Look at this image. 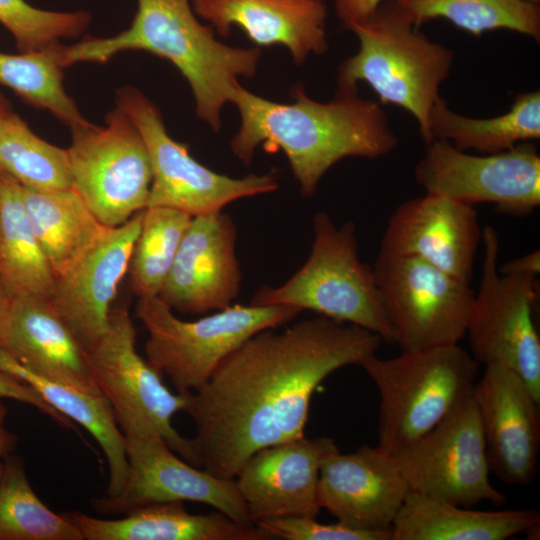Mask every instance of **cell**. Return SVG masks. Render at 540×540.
Instances as JSON below:
<instances>
[{"instance_id":"cell-4","label":"cell","mask_w":540,"mask_h":540,"mask_svg":"<svg viewBox=\"0 0 540 540\" xmlns=\"http://www.w3.org/2000/svg\"><path fill=\"white\" fill-rule=\"evenodd\" d=\"M348 30L357 36L359 48L338 69V91H355L358 82H366L381 104L409 112L425 141L429 112L450 73L454 52L431 41L394 0L383 1Z\"/></svg>"},{"instance_id":"cell-9","label":"cell","mask_w":540,"mask_h":540,"mask_svg":"<svg viewBox=\"0 0 540 540\" xmlns=\"http://www.w3.org/2000/svg\"><path fill=\"white\" fill-rule=\"evenodd\" d=\"M481 278L467 326L470 354L483 365L499 364L516 373L540 403V339L532 309L537 276L498 271L499 236L483 227Z\"/></svg>"},{"instance_id":"cell-39","label":"cell","mask_w":540,"mask_h":540,"mask_svg":"<svg viewBox=\"0 0 540 540\" xmlns=\"http://www.w3.org/2000/svg\"><path fill=\"white\" fill-rule=\"evenodd\" d=\"M498 271L501 274H530L538 276L540 272V252L532 251L521 257L509 260L504 264L498 265Z\"/></svg>"},{"instance_id":"cell-22","label":"cell","mask_w":540,"mask_h":540,"mask_svg":"<svg viewBox=\"0 0 540 540\" xmlns=\"http://www.w3.org/2000/svg\"><path fill=\"white\" fill-rule=\"evenodd\" d=\"M0 348L37 374L84 391L102 393L86 350L47 298L13 296L0 321Z\"/></svg>"},{"instance_id":"cell-16","label":"cell","mask_w":540,"mask_h":540,"mask_svg":"<svg viewBox=\"0 0 540 540\" xmlns=\"http://www.w3.org/2000/svg\"><path fill=\"white\" fill-rule=\"evenodd\" d=\"M236 241V225L222 210L193 216L158 297L185 314L232 305L242 279Z\"/></svg>"},{"instance_id":"cell-12","label":"cell","mask_w":540,"mask_h":540,"mask_svg":"<svg viewBox=\"0 0 540 540\" xmlns=\"http://www.w3.org/2000/svg\"><path fill=\"white\" fill-rule=\"evenodd\" d=\"M116 103L137 127L149 154L152 183L147 207H167L193 217L278 189L272 174L232 178L199 163L187 146L170 137L158 108L137 89L119 90Z\"/></svg>"},{"instance_id":"cell-17","label":"cell","mask_w":540,"mask_h":540,"mask_svg":"<svg viewBox=\"0 0 540 540\" xmlns=\"http://www.w3.org/2000/svg\"><path fill=\"white\" fill-rule=\"evenodd\" d=\"M472 395L490 473L505 484L528 486L537 474L539 402L516 373L499 364L485 365Z\"/></svg>"},{"instance_id":"cell-38","label":"cell","mask_w":540,"mask_h":540,"mask_svg":"<svg viewBox=\"0 0 540 540\" xmlns=\"http://www.w3.org/2000/svg\"><path fill=\"white\" fill-rule=\"evenodd\" d=\"M385 0H334L336 15L343 28L366 20Z\"/></svg>"},{"instance_id":"cell-18","label":"cell","mask_w":540,"mask_h":540,"mask_svg":"<svg viewBox=\"0 0 540 540\" xmlns=\"http://www.w3.org/2000/svg\"><path fill=\"white\" fill-rule=\"evenodd\" d=\"M482 233L474 206L425 193L395 209L379 252L417 257L470 284Z\"/></svg>"},{"instance_id":"cell-13","label":"cell","mask_w":540,"mask_h":540,"mask_svg":"<svg viewBox=\"0 0 540 540\" xmlns=\"http://www.w3.org/2000/svg\"><path fill=\"white\" fill-rule=\"evenodd\" d=\"M414 170L425 193L474 206L491 203L503 215L524 217L540 205V156L533 142L472 155L450 142L427 143Z\"/></svg>"},{"instance_id":"cell-27","label":"cell","mask_w":540,"mask_h":540,"mask_svg":"<svg viewBox=\"0 0 540 540\" xmlns=\"http://www.w3.org/2000/svg\"><path fill=\"white\" fill-rule=\"evenodd\" d=\"M25 209L55 275L69 270L109 229L73 189L37 191L22 187Z\"/></svg>"},{"instance_id":"cell-7","label":"cell","mask_w":540,"mask_h":540,"mask_svg":"<svg viewBox=\"0 0 540 540\" xmlns=\"http://www.w3.org/2000/svg\"><path fill=\"white\" fill-rule=\"evenodd\" d=\"M135 312L148 333V362L177 393L190 394L203 387L218 365L248 338L288 323L302 311L286 305L235 304L184 321L155 296L138 298Z\"/></svg>"},{"instance_id":"cell-23","label":"cell","mask_w":540,"mask_h":540,"mask_svg":"<svg viewBox=\"0 0 540 540\" xmlns=\"http://www.w3.org/2000/svg\"><path fill=\"white\" fill-rule=\"evenodd\" d=\"M195 14L223 37L237 26L258 46L282 45L300 65L328 47L323 0H191Z\"/></svg>"},{"instance_id":"cell-31","label":"cell","mask_w":540,"mask_h":540,"mask_svg":"<svg viewBox=\"0 0 540 540\" xmlns=\"http://www.w3.org/2000/svg\"><path fill=\"white\" fill-rule=\"evenodd\" d=\"M0 173L32 190L72 188L67 149L38 137L11 111L0 117Z\"/></svg>"},{"instance_id":"cell-11","label":"cell","mask_w":540,"mask_h":540,"mask_svg":"<svg viewBox=\"0 0 540 540\" xmlns=\"http://www.w3.org/2000/svg\"><path fill=\"white\" fill-rule=\"evenodd\" d=\"M71 128L67 148L72 188L107 228L147 207L152 183L149 154L135 124L119 107L105 118Z\"/></svg>"},{"instance_id":"cell-5","label":"cell","mask_w":540,"mask_h":540,"mask_svg":"<svg viewBox=\"0 0 540 540\" xmlns=\"http://www.w3.org/2000/svg\"><path fill=\"white\" fill-rule=\"evenodd\" d=\"M479 365L459 344L364 360L380 395L378 446L394 454L434 428L472 393Z\"/></svg>"},{"instance_id":"cell-42","label":"cell","mask_w":540,"mask_h":540,"mask_svg":"<svg viewBox=\"0 0 540 540\" xmlns=\"http://www.w3.org/2000/svg\"><path fill=\"white\" fill-rule=\"evenodd\" d=\"M10 111L11 110H10L7 102L5 101L3 96L0 94V117H2L3 115L9 113Z\"/></svg>"},{"instance_id":"cell-14","label":"cell","mask_w":540,"mask_h":540,"mask_svg":"<svg viewBox=\"0 0 540 540\" xmlns=\"http://www.w3.org/2000/svg\"><path fill=\"white\" fill-rule=\"evenodd\" d=\"M410 490L455 505L506 497L490 482V469L472 393L415 442L393 454Z\"/></svg>"},{"instance_id":"cell-32","label":"cell","mask_w":540,"mask_h":540,"mask_svg":"<svg viewBox=\"0 0 540 540\" xmlns=\"http://www.w3.org/2000/svg\"><path fill=\"white\" fill-rule=\"evenodd\" d=\"M0 540H83L62 513L52 511L34 492L24 460L11 454L0 478Z\"/></svg>"},{"instance_id":"cell-6","label":"cell","mask_w":540,"mask_h":540,"mask_svg":"<svg viewBox=\"0 0 540 540\" xmlns=\"http://www.w3.org/2000/svg\"><path fill=\"white\" fill-rule=\"evenodd\" d=\"M308 259L285 283L263 286L250 304L286 305L367 329L392 343L373 267L358 254L352 221L336 226L327 212L313 217Z\"/></svg>"},{"instance_id":"cell-1","label":"cell","mask_w":540,"mask_h":540,"mask_svg":"<svg viewBox=\"0 0 540 540\" xmlns=\"http://www.w3.org/2000/svg\"><path fill=\"white\" fill-rule=\"evenodd\" d=\"M260 331L233 350L185 411L200 467L235 479L258 450L304 437L316 388L334 371L361 365L382 338L322 315Z\"/></svg>"},{"instance_id":"cell-15","label":"cell","mask_w":540,"mask_h":540,"mask_svg":"<svg viewBox=\"0 0 540 540\" xmlns=\"http://www.w3.org/2000/svg\"><path fill=\"white\" fill-rule=\"evenodd\" d=\"M128 460L119 494L91 499L104 515H125L144 506L192 501L209 505L238 525L252 528L235 479L220 478L182 459L159 436L124 435Z\"/></svg>"},{"instance_id":"cell-20","label":"cell","mask_w":540,"mask_h":540,"mask_svg":"<svg viewBox=\"0 0 540 540\" xmlns=\"http://www.w3.org/2000/svg\"><path fill=\"white\" fill-rule=\"evenodd\" d=\"M143 210L122 225L109 228L82 258L56 277L49 302L86 352L108 329L113 301L128 273Z\"/></svg>"},{"instance_id":"cell-37","label":"cell","mask_w":540,"mask_h":540,"mask_svg":"<svg viewBox=\"0 0 540 540\" xmlns=\"http://www.w3.org/2000/svg\"><path fill=\"white\" fill-rule=\"evenodd\" d=\"M11 399L34 407L57 424L77 431L74 423L52 408L32 387L0 370V400Z\"/></svg>"},{"instance_id":"cell-33","label":"cell","mask_w":540,"mask_h":540,"mask_svg":"<svg viewBox=\"0 0 540 540\" xmlns=\"http://www.w3.org/2000/svg\"><path fill=\"white\" fill-rule=\"evenodd\" d=\"M60 45L17 55L0 53V85L29 104L50 111L70 128L88 121L63 87Z\"/></svg>"},{"instance_id":"cell-40","label":"cell","mask_w":540,"mask_h":540,"mask_svg":"<svg viewBox=\"0 0 540 540\" xmlns=\"http://www.w3.org/2000/svg\"><path fill=\"white\" fill-rule=\"evenodd\" d=\"M8 411L0 400V478L3 474L5 460L14 452L17 443V435L7 427Z\"/></svg>"},{"instance_id":"cell-3","label":"cell","mask_w":540,"mask_h":540,"mask_svg":"<svg viewBox=\"0 0 540 540\" xmlns=\"http://www.w3.org/2000/svg\"><path fill=\"white\" fill-rule=\"evenodd\" d=\"M214 31L198 20L191 0H137V11L127 29L61 46L60 62L64 68L79 62L104 63L128 50L166 59L190 85L198 117L217 132L222 108L230 102L238 77L255 75L261 51L225 45Z\"/></svg>"},{"instance_id":"cell-29","label":"cell","mask_w":540,"mask_h":540,"mask_svg":"<svg viewBox=\"0 0 540 540\" xmlns=\"http://www.w3.org/2000/svg\"><path fill=\"white\" fill-rule=\"evenodd\" d=\"M0 276L12 296L53 294L55 275L29 221L22 186L0 173Z\"/></svg>"},{"instance_id":"cell-43","label":"cell","mask_w":540,"mask_h":540,"mask_svg":"<svg viewBox=\"0 0 540 540\" xmlns=\"http://www.w3.org/2000/svg\"><path fill=\"white\" fill-rule=\"evenodd\" d=\"M526 1H529V2H532V3H536V4H539V3H540V0H526Z\"/></svg>"},{"instance_id":"cell-19","label":"cell","mask_w":540,"mask_h":540,"mask_svg":"<svg viewBox=\"0 0 540 540\" xmlns=\"http://www.w3.org/2000/svg\"><path fill=\"white\" fill-rule=\"evenodd\" d=\"M409 492L395 456L378 445H364L348 454L338 449L320 467L321 509L354 529L391 530Z\"/></svg>"},{"instance_id":"cell-28","label":"cell","mask_w":540,"mask_h":540,"mask_svg":"<svg viewBox=\"0 0 540 540\" xmlns=\"http://www.w3.org/2000/svg\"><path fill=\"white\" fill-rule=\"evenodd\" d=\"M539 138L540 91L533 90L517 94L506 113L485 119L455 113L439 96L429 112L425 142L443 140L462 151L493 154Z\"/></svg>"},{"instance_id":"cell-41","label":"cell","mask_w":540,"mask_h":540,"mask_svg":"<svg viewBox=\"0 0 540 540\" xmlns=\"http://www.w3.org/2000/svg\"><path fill=\"white\" fill-rule=\"evenodd\" d=\"M13 296L0 276V321L3 319Z\"/></svg>"},{"instance_id":"cell-26","label":"cell","mask_w":540,"mask_h":540,"mask_svg":"<svg viewBox=\"0 0 540 540\" xmlns=\"http://www.w3.org/2000/svg\"><path fill=\"white\" fill-rule=\"evenodd\" d=\"M0 370L32 387L52 408L93 436L108 466V484L104 495L113 497L119 494L128 474L126 442L106 397L102 393L84 391L37 374L1 348Z\"/></svg>"},{"instance_id":"cell-24","label":"cell","mask_w":540,"mask_h":540,"mask_svg":"<svg viewBox=\"0 0 540 540\" xmlns=\"http://www.w3.org/2000/svg\"><path fill=\"white\" fill-rule=\"evenodd\" d=\"M83 540H267L258 527L245 528L223 513L191 514L183 502L152 504L118 519H101L80 511L63 513Z\"/></svg>"},{"instance_id":"cell-35","label":"cell","mask_w":540,"mask_h":540,"mask_svg":"<svg viewBox=\"0 0 540 540\" xmlns=\"http://www.w3.org/2000/svg\"><path fill=\"white\" fill-rule=\"evenodd\" d=\"M92 20L86 11L43 10L25 0H0V23L12 34L20 53L58 44L82 34Z\"/></svg>"},{"instance_id":"cell-2","label":"cell","mask_w":540,"mask_h":540,"mask_svg":"<svg viewBox=\"0 0 540 540\" xmlns=\"http://www.w3.org/2000/svg\"><path fill=\"white\" fill-rule=\"evenodd\" d=\"M357 91H337L334 99L323 103L296 85L293 101L279 103L238 83L230 102L240 113L241 125L230 142L231 151L245 166L259 145L267 152L282 151L301 194L311 198L324 174L340 160L379 158L398 145L380 103L360 97Z\"/></svg>"},{"instance_id":"cell-10","label":"cell","mask_w":540,"mask_h":540,"mask_svg":"<svg viewBox=\"0 0 540 540\" xmlns=\"http://www.w3.org/2000/svg\"><path fill=\"white\" fill-rule=\"evenodd\" d=\"M392 343L402 351L458 344L466 336L474 292L417 257L379 252L372 265Z\"/></svg>"},{"instance_id":"cell-25","label":"cell","mask_w":540,"mask_h":540,"mask_svg":"<svg viewBox=\"0 0 540 540\" xmlns=\"http://www.w3.org/2000/svg\"><path fill=\"white\" fill-rule=\"evenodd\" d=\"M539 527L533 509L472 510L410 490L391 533L392 540H506Z\"/></svg>"},{"instance_id":"cell-21","label":"cell","mask_w":540,"mask_h":540,"mask_svg":"<svg viewBox=\"0 0 540 540\" xmlns=\"http://www.w3.org/2000/svg\"><path fill=\"white\" fill-rule=\"evenodd\" d=\"M338 450L328 437L305 436L262 448L241 467L235 481L249 517L258 521L280 517L316 518L318 482L323 460Z\"/></svg>"},{"instance_id":"cell-30","label":"cell","mask_w":540,"mask_h":540,"mask_svg":"<svg viewBox=\"0 0 540 540\" xmlns=\"http://www.w3.org/2000/svg\"><path fill=\"white\" fill-rule=\"evenodd\" d=\"M417 27L445 19L474 36L506 29L540 41V6L526 0H394Z\"/></svg>"},{"instance_id":"cell-36","label":"cell","mask_w":540,"mask_h":540,"mask_svg":"<svg viewBox=\"0 0 540 540\" xmlns=\"http://www.w3.org/2000/svg\"><path fill=\"white\" fill-rule=\"evenodd\" d=\"M270 539L284 540H392L391 530L365 531L337 521L323 524L311 517H280L258 521L255 524Z\"/></svg>"},{"instance_id":"cell-8","label":"cell","mask_w":540,"mask_h":540,"mask_svg":"<svg viewBox=\"0 0 540 540\" xmlns=\"http://www.w3.org/2000/svg\"><path fill=\"white\" fill-rule=\"evenodd\" d=\"M87 354L122 433L159 436L182 459L201 468L192 440L172 425V417L185 411L190 394L173 393L137 352L136 329L126 306L112 307L107 331Z\"/></svg>"},{"instance_id":"cell-34","label":"cell","mask_w":540,"mask_h":540,"mask_svg":"<svg viewBox=\"0 0 540 540\" xmlns=\"http://www.w3.org/2000/svg\"><path fill=\"white\" fill-rule=\"evenodd\" d=\"M192 216L167 207L143 210L128 275L138 298L158 296Z\"/></svg>"}]
</instances>
